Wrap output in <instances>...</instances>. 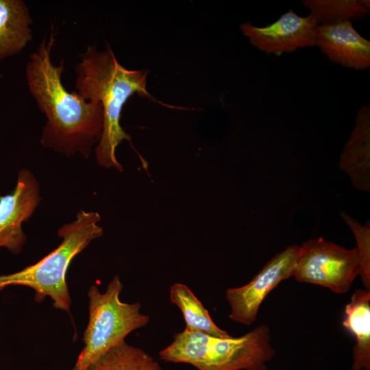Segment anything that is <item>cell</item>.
<instances>
[{
	"mask_svg": "<svg viewBox=\"0 0 370 370\" xmlns=\"http://www.w3.org/2000/svg\"><path fill=\"white\" fill-rule=\"evenodd\" d=\"M359 275L356 248L347 249L319 237L309 239L300 246L293 277L299 282L344 294Z\"/></svg>",
	"mask_w": 370,
	"mask_h": 370,
	"instance_id": "obj_6",
	"label": "cell"
},
{
	"mask_svg": "<svg viewBox=\"0 0 370 370\" xmlns=\"http://www.w3.org/2000/svg\"><path fill=\"white\" fill-rule=\"evenodd\" d=\"M341 216L352 232L357 244L360 275L367 290L370 291V223L361 225L345 212Z\"/></svg>",
	"mask_w": 370,
	"mask_h": 370,
	"instance_id": "obj_17",
	"label": "cell"
},
{
	"mask_svg": "<svg viewBox=\"0 0 370 370\" xmlns=\"http://www.w3.org/2000/svg\"><path fill=\"white\" fill-rule=\"evenodd\" d=\"M300 246L292 245L272 257L247 284L225 292L230 306L229 318L251 325L257 319L260 305L281 282L293 277Z\"/></svg>",
	"mask_w": 370,
	"mask_h": 370,
	"instance_id": "obj_7",
	"label": "cell"
},
{
	"mask_svg": "<svg viewBox=\"0 0 370 370\" xmlns=\"http://www.w3.org/2000/svg\"><path fill=\"white\" fill-rule=\"evenodd\" d=\"M122 290L118 275L113 277L103 293L95 284L89 288V318L84 333V347L71 370H86L109 350L125 341L131 332L149 322V317L140 312L139 302L129 304L120 299Z\"/></svg>",
	"mask_w": 370,
	"mask_h": 370,
	"instance_id": "obj_5",
	"label": "cell"
},
{
	"mask_svg": "<svg viewBox=\"0 0 370 370\" xmlns=\"http://www.w3.org/2000/svg\"><path fill=\"white\" fill-rule=\"evenodd\" d=\"M301 3L319 25L360 20L369 13L359 0H304Z\"/></svg>",
	"mask_w": 370,
	"mask_h": 370,
	"instance_id": "obj_16",
	"label": "cell"
},
{
	"mask_svg": "<svg viewBox=\"0 0 370 370\" xmlns=\"http://www.w3.org/2000/svg\"><path fill=\"white\" fill-rule=\"evenodd\" d=\"M32 18L22 0H0V61L18 54L32 40Z\"/></svg>",
	"mask_w": 370,
	"mask_h": 370,
	"instance_id": "obj_13",
	"label": "cell"
},
{
	"mask_svg": "<svg viewBox=\"0 0 370 370\" xmlns=\"http://www.w3.org/2000/svg\"><path fill=\"white\" fill-rule=\"evenodd\" d=\"M339 168L358 190H370V108L362 106L355 126L340 156Z\"/></svg>",
	"mask_w": 370,
	"mask_h": 370,
	"instance_id": "obj_11",
	"label": "cell"
},
{
	"mask_svg": "<svg viewBox=\"0 0 370 370\" xmlns=\"http://www.w3.org/2000/svg\"><path fill=\"white\" fill-rule=\"evenodd\" d=\"M75 71V91L87 101L100 103L103 110V131L95 147L97 161L104 168L122 171L116 147L124 140L133 147L131 136L121 125L122 110L135 94L156 101L147 90L148 72L123 66L108 45L101 51L96 45L88 46Z\"/></svg>",
	"mask_w": 370,
	"mask_h": 370,
	"instance_id": "obj_2",
	"label": "cell"
},
{
	"mask_svg": "<svg viewBox=\"0 0 370 370\" xmlns=\"http://www.w3.org/2000/svg\"><path fill=\"white\" fill-rule=\"evenodd\" d=\"M315 46L334 64L355 70L370 66V41L354 29L351 21L319 25Z\"/></svg>",
	"mask_w": 370,
	"mask_h": 370,
	"instance_id": "obj_10",
	"label": "cell"
},
{
	"mask_svg": "<svg viewBox=\"0 0 370 370\" xmlns=\"http://www.w3.org/2000/svg\"><path fill=\"white\" fill-rule=\"evenodd\" d=\"M169 299L182 311L186 323L185 329L217 337L231 336L215 324L208 310L186 285L174 283L170 287Z\"/></svg>",
	"mask_w": 370,
	"mask_h": 370,
	"instance_id": "obj_14",
	"label": "cell"
},
{
	"mask_svg": "<svg viewBox=\"0 0 370 370\" xmlns=\"http://www.w3.org/2000/svg\"><path fill=\"white\" fill-rule=\"evenodd\" d=\"M40 187L28 169L18 173L14 190L0 196V247L19 253L26 241L22 223L32 215L40 201Z\"/></svg>",
	"mask_w": 370,
	"mask_h": 370,
	"instance_id": "obj_9",
	"label": "cell"
},
{
	"mask_svg": "<svg viewBox=\"0 0 370 370\" xmlns=\"http://www.w3.org/2000/svg\"><path fill=\"white\" fill-rule=\"evenodd\" d=\"M275 354L265 323L238 337H217L184 328L159 352L164 361L186 363L198 370H269L267 363Z\"/></svg>",
	"mask_w": 370,
	"mask_h": 370,
	"instance_id": "obj_3",
	"label": "cell"
},
{
	"mask_svg": "<svg viewBox=\"0 0 370 370\" xmlns=\"http://www.w3.org/2000/svg\"><path fill=\"white\" fill-rule=\"evenodd\" d=\"M100 219L97 212L79 211L75 221L59 229L58 236L62 241L57 248L32 265L0 275V290L10 285L28 286L34 291L36 301L49 297L54 308L69 312L71 299L66 274L72 260L103 235V228L98 225Z\"/></svg>",
	"mask_w": 370,
	"mask_h": 370,
	"instance_id": "obj_4",
	"label": "cell"
},
{
	"mask_svg": "<svg viewBox=\"0 0 370 370\" xmlns=\"http://www.w3.org/2000/svg\"><path fill=\"white\" fill-rule=\"evenodd\" d=\"M362 5L367 8H370V1L367 0H359Z\"/></svg>",
	"mask_w": 370,
	"mask_h": 370,
	"instance_id": "obj_18",
	"label": "cell"
},
{
	"mask_svg": "<svg viewBox=\"0 0 370 370\" xmlns=\"http://www.w3.org/2000/svg\"><path fill=\"white\" fill-rule=\"evenodd\" d=\"M318 25L310 14L301 16L291 9L267 26L247 23L240 28L251 45L267 54L280 56L300 48L314 47Z\"/></svg>",
	"mask_w": 370,
	"mask_h": 370,
	"instance_id": "obj_8",
	"label": "cell"
},
{
	"mask_svg": "<svg viewBox=\"0 0 370 370\" xmlns=\"http://www.w3.org/2000/svg\"><path fill=\"white\" fill-rule=\"evenodd\" d=\"M55 31L45 35L31 54L25 67L29 92L46 117L40 143L66 156L80 153L88 158L103 131V110L97 101H87L62 82L64 60L52 61Z\"/></svg>",
	"mask_w": 370,
	"mask_h": 370,
	"instance_id": "obj_1",
	"label": "cell"
},
{
	"mask_svg": "<svg viewBox=\"0 0 370 370\" xmlns=\"http://www.w3.org/2000/svg\"><path fill=\"white\" fill-rule=\"evenodd\" d=\"M86 370H164L143 349L125 341L109 350Z\"/></svg>",
	"mask_w": 370,
	"mask_h": 370,
	"instance_id": "obj_15",
	"label": "cell"
},
{
	"mask_svg": "<svg viewBox=\"0 0 370 370\" xmlns=\"http://www.w3.org/2000/svg\"><path fill=\"white\" fill-rule=\"evenodd\" d=\"M342 324L356 341L351 370H370V291L354 292L345 306Z\"/></svg>",
	"mask_w": 370,
	"mask_h": 370,
	"instance_id": "obj_12",
	"label": "cell"
}]
</instances>
